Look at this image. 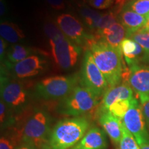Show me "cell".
Wrapping results in <instances>:
<instances>
[{
  "label": "cell",
  "mask_w": 149,
  "mask_h": 149,
  "mask_svg": "<svg viewBox=\"0 0 149 149\" xmlns=\"http://www.w3.org/2000/svg\"><path fill=\"white\" fill-rule=\"evenodd\" d=\"M88 45L95 64L111 87L119 85L122 79V53L103 40L93 36Z\"/></svg>",
  "instance_id": "cell-1"
},
{
  "label": "cell",
  "mask_w": 149,
  "mask_h": 149,
  "mask_svg": "<svg viewBox=\"0 0 149 149\" xmlns=\"http://www.w3.org/2000/svg\"><path fill=\"white\" fill-rule=\"evenodd\" d=\"M7 66L12 70L15 76L20 79L34 77L44 69L46 61L37 55H31L19 62Z\"/></svg>",
  "instance_id": "cell-12"
},
{
  "label": "cell",
  "mask_w": 149,
  "mask_h": 149,
  "mask_svg": "<svg viewBox=\"0 0 149 149\" xmlns=\"http://www.w3.org/2000/svg\"><path fill=\"white\" fill-rule=\"evenodd\" d=\"M139 149H149V139L143 144L139 145Z\"/></svg>",
  "instance_id": "cell-35"
},
{
  "label": "cell",
  "mask_w": 149,
  "mask_h": 149,
  "mask_svg": "<svg viewBox=\"0 0 149 149\" xmlns=\"http://www.w3.org/2000/svg\"><path fill=\"white\" fill-rule=\"evenodd\" d=\"M130 10L146 18L149 13V0H132L128 3Z\"/></svg>",
  "instance_id": "cell-25"
},
{
  "label": "cell",
  "mask_w": 149,
  "mask_h": 149,
  "mask_svg": "<svg viewBox=\"0 0 149 149\" xmlns=\"http://www.w3.org/2000/svg\"><path fill=\"white\" fill-rule=\"evenodd\" d=\"M148 17H149V13H148V16H147V17H146V19H147V18H148Z\"/></svg>",
  "instance_id": "cell-38"
},
{
  "label": "cell",
  "mask_w": 149,
  "mask_h": 149,
  "mask_svg": "<svg viewBox=\"0 0 149 149\" xmlns=\"http://www.w3.org/2000/svg\"><path fill=\"white\" fill-rule=\"evenodd\" d=\"M8 107L2 100L0 102V122L1 128L4 127L6 124H8V112L7 110Z\"/></svg>",
  "instance_id": "cell-28"
},
{
  "label": "cell",
  "mask_w": 149,
  "mask_h": 149,
  "mask_svg": "<svg viewBox=\"0 0 149 149\" xmlns=\"http://www.w3.org/2000/svg\"><path fill=\"white\" fill-rule=\"evenodd\" d=\"M127 81L141 104L149 100V66L139 64L130 67Z\"/></svg>",
  "instance_id": "cell-11"
},
{
  "label": "cell",
  "mask_w": 149,
  "mask_h": 149,
  "mask_svg": "<svg viewBox=\"0 0 149 149\" xmlns=\"http://www.w3.org/2000/svg\"><path fill=\"white\" fill-rule=\"evenodd\" d=\"M120 49L129 68L139 65L141 61L145 62L146 57L144 51L139 44L131 39H124L120 44Z\"/></svg>",
  "instance_id": "cell-16"
},
{
  "label": "cell",
  "mask_w": 149,
  "mask_h": 149,
  "mask_svg": "<svg viewBox=\"0 0 149 149\" xmlns=\"http://www.w3.org/2000/svg\"><path fill=\"white\" fill-rule=\"evenodd\" d=\"M16 141L8 136H1L0 139V149H15Z\"/></svg>",
  "instance_id": "cell-29"
},
{
  "label": "cell",
  "mask_w": 149,
  "mask_h": 149,
  "mask_svg": "<svg viewBox=\"0 0 149 149\" xmlns=\"http://www.w3.org/2000/svg\"><path fill=\"white\" fill-rule=\"evenodd\" d=\"M145 62H146V63H148V64H149V55H148V57H146V61H145Z\"/></svg>",
  "instance_id": "cell-37"
},
{
  "label": "cell",
  "mask_w": 149,
  "mask_h": 149,
  "mask_svg": "<svg viewBox=\"0 0 149 149\" xmlns=\"http://www.w3.org/2000/svg\"><path fill=\"white\" fill-rule=\"evenodd\" d=\"M122 122L127 130L135 137L139 146L148 140V130L146 127L141 106L139 105L137 99L133 100Z\"/></svg>",
  "instance_id": "cell-8"
},
{
  "label": "cell",
  "mask_w": 149,
  "mask_h": 149,
  "mask_svg": "<svg viewBox=\"0 0 149 149\" xmlns=\"http://www.w3.org/2000/svg\"><path fill=\"white\" fill-rule=\"evenodd\" d=\"M117 19V15L113 11H109V12L102 14V17L96 26V33L107 29L113 24L116 23Z\"/></svg>",
  "instance_id": "cell-26"
},
{
  "label": "cell",
  "mask_w": 149,
  "mask_h": 149,
  "mask_svg": "<svg viewBox=\"0 0 149 149\" xmlns=\"http://www.w3.org/2000/svg\"><path fill=\"white\" fill-rule=\"evenodd\" d=\"M1 100L10 109L19 110L26 104L27 93L20 84L9 81L8 78L1 75Z\"/></svg>",
  "instance_id": "cell-10"
},
{
  "label": "cell",
  "mask_w": 149,
  "mask_h": 149,
  "mask_svg": "<svg viewBox=\"0 0 149 149\" xmlns=\"http://www.w3.org/2000/svg\"><path fill=\"white\" fill-rule=\"evenodd\" d=\"M87 2L93 8L104 10L112 6L113 0H87Z\"/></svg>",
  "instance_id": "cell-27"
},
{
  "label": "cell",
  "mask_w": 149,
  "mask_h": 149,
  "mask_svg": "<svg viewBox=\"0 0 149 149\" xmlns=\"http://www.w3.org/2000/svg\"><path fill=\"white\" fill-rule=\"evenodd\" d=\"M120 17V23L126 30L127 38L136 31L142 29L146 22V18L144 16L136 13L129 8L123 9Z\"/></svg>",
  "instance_id": "cell-18"
},
{
  "label": "cell",
  "mask_w": 149,
  "mask_h": 149,
  "mask_svg": "<svg viewBox=\"0 0 149 149\" xmlns=\"http://www.w3.org/2000/svg\"><path fill=\"white\" fill-rule=\"evenodd\" d=\"M79 78L77 74L70 76H53L41 80L36 85V93L46 100L64 99L77 86Z\"/></svg>",
  "instance_id": "cell-6"
},
{
  "label": "cell",
  "mask_w": 149,
  "mask_h": 149,
  "mask_svg": "<svg viewBox=\"0 0 149 149\" xmlns=\"http://www.w3.org/2000/svg\"><path fill=\"white\" fill-rule=\"evenodd\" d=\"M126 36V30L120 22H116L107 29L97 33L95 37L115 48H120V44Z\"/></svg>",
  "instance_id": "cell-17"
},
{
  "label": "cell",
  "mask_w": 149,
  "mask_h": 149,
  "mask_svg": "<svg viewBox=\"0 0 149 149\" xmlns=\"http://www.w3.org/2000/svg\"><path fill=\"white\" fill-rule=\"evenodd\" d=\"M31 51L30 48L20 44H15L11 46V48L7 53V62L10 64H17L31 56Z\"/></svg>",
  "instance_id": "cell-20"
},
{
  "label": "cell",
  "mask_w": 149,
  "mask_h": 149,
  "mask_svg": "<svg viewBox=\"0 0 149 149\" xmlns=\"http://www.w3.org/2000/svg\"><path fill=\"white\" fill-rule=\"evenodd\" d=\"M89 127L84 117L61 120L51 130L48 144L44 149H69L77 144Z\"/></svg>",
  "instance_id": "cell-2"
},
{
  "label": "cell",
  "mask_w": 149,
  "mask_h": 149,
  "mask_svg": "<svg viewBox=\"0 0 149 149\" xmlns=\"http://www.w3.org/2000/svg\"><path fill=\"white\" fill-rule=\"evenodd\" d=\"M6 47H7V42L3 40V39L1 38V40H0V57H1V61H2L3 57H4Z\"/></svg>",
  "instance_id": "cell-32"
},
{
  "label": "cell",
  "mask_w": 149,
  "mask_h": 149,
  "mask_svg": "<svg viewBox=\"0 0 149 149\" xmlns=\"http://www.w3.org/2000/svg\"><path fill=\"white\" fill-rule=\"evenodd\" d=\"M128 38L131 39L139 44L144 51L146 57H148L149 55V31L142 28L132 34Z\"/></svg>",
  "instance_id": "cell-23"
},
{
  "label": "cell",
  "mask_w": 149,
  "mask_h": 149,
  "mask_svg": "<svg viewBox=\"0 0 149 149\" xmlns=\"http://www.w3.org/2000/svg\"><path fill=\"white\" fill-rule=\"evenodd\" d=\"M45 33L49 39L51 53L56 64L64 70L72 68L81 55V48L70 41L55 24L48 26Z\"/></svg>",
  "instance_id": "cell-3"
},
{
  "label": "cell",
  "mask_w": 149,
  "mask_h": 149,
  "mask_svg": "<svg viewBox=\"0 0 149 149\" xmlns=\"http://www.w3.org/2000/svg\"><path fill=\"white\" fill-rule=\"evenodd\" d=\"M134 99L133 100H120V101L115 102L113 105L110 107L108 112H110L115 117H117V118L122 120L124 115H126L128 109H130Z\"/></svg>",
  "instance_id": "cell-22"
},
{
  "label": "cell",
  "mask_w": 149,
  "mask_h": 149,
  "mask_svg": "<svg viewBox=\"0 0 149 149\" xmlns=\"http://www.w3.org/2000/svg\"><path fill=\"white\" fill-rule=\"evenodd\" d=\"M79 81L81 86L90 89L98 97L105 93L109 86L89 50H87L84 55Z\"/></svg>",
  "instance_id": "cell-7"
},
{
  "label": "cell",
  "mask_w": 149,
  "mask_h": 149,
  "mask_svg": "<svg viewBox=\"0 0 149 149\" xmlns=\"http://www.w3.org/2000/svg\"><path fill=\"white\" fill-rule=\"evenodd\" d=\"M119 149H139V146L133 135L130 133L123 123L122 135Z\"/></svg>",
  "instance_id": "cell-24"
},
{
  "label": "cell",
  "mask_w": 149,
  "mask_h": 149,
  "mask_svg": "<svg viewBox=\"0 0 149 149\" xmlns=\"http://www.w3.org/2000/svg\"><path fill=\"white\" fill-rule=\"evenodd\" d=\"M98 96L83 86H77L71 93L61 100L57 111L67 116L79 117L94 109L98 104Z\"/></svg>",
  "instance_id": "cell-4"
},
{
  "label": "cell",
  "mask_w": 149,
  "mask_h": 149,
  "mask_svg": "<svg viewBox=\"0 0 149 149\" xmlns=\"http://www.w3.org/2000/svg\"><path fill=\"white\" fill-rule=\"evenodd\" d=\"M80 15L89 29H95L102 14L87 6H84L79 8Z\"/></svg>",
  "instance_id": "cell-21"
},
{
  "label": "cell",
  "mask_w": 149,
  "mask_h": 149,
  "mask_svg": "<svg viewBox=\"0 0 149 149\" xmlns=\"http://www.w3.org/2000/svg\"><path fill=\"white\" fill-rule=\"evenodd\" d=\"M143 28L146 30H147V31H149V17L146 19V23H145L144 26Z\"/></svg>",
  "instance_id": "cell-36"
},
{
  "label": "cell",
  "mask_w": 149,
  "mask_h": 149,
  "mask_svg": "<svg viewBox=\"0 0 149 149\" xmlns=\"http://www.w3.org/2000/svg\"><path fill=\"white\" fill-rule=\"evenodd\" d=\"M133 91L130 86L126 84L111 87L104 94L101 107L100 109V114L108 112L109 109L115 102L120 100H133Z\"/></svg>",
  "instance_id": "cell-13"
},
{
  "label": "cell",
  "mask_w": 149,
  "mask_h": 149,
  "mask_svg": "<svg viewBox=\"0 0 149 149\" xmlns=\"http://www.w3.org/2000/svg\"><path fill=\"white\" fill-rule=\"evenodd\" d=\"M15 149H39L35 147L34 145L29 144V143L22 142L19 146H18Z\"/></svg>",
  "instance_id": "cell-33"
},
{
  "label": "cell",
  "mask_w": 149,
  "mask_h": 149,
  "mask_svg": "<svg viewBox=\"0 0 149 149\" xmlns=\"http://www.w3.org/2000/svg\"><path fill=\"white\" fill-rule=\"evenodd\" d=\"M51 8L56 10H63L66 8L64 0H46Z\"/></svg>",
  "instance_id": "cell-30"
},
{
  "label": "cell",
  "mask_w": 149,
  "mask_h": 149,
  "mask_svg": "<svg viewBox=\"0 0 149 149\" xmlns=\"http://www.w3.org/2000/svg\"><path fill=\"white\" fill-rule=\"evenodd\" d=\"M99 122L115 146H119L122 135V120L110 112L101 113Z\"/></svg>",
  "instance_id": "cell-15"
},
{
  "label": "cell",
  "mask_w": 149,
  "mask_h": 149,
  "mask_svg": "<svg viewBox=\"0 0 149 149\" xmlns=\"http://www.w3.org/2000/svg\"><path fill=\"white\" fill-rule=\"evenodd\" d=\"M0 35L7 42L13 44L18 42L25 37V35L19 26L8 22H1L0 24Z\"/></svg>",
  "instance_id": "cell-19"
},
{
  "label": "cell",
  "mask_w": 149,
  "mask_h": 149,
  "mask_svg": "<svg viewBox=\"0 0 149 149\" xmlns=\"http://www.w3.org/2000/svg\"><path fill=\"white\" fill-rule=\"evenodd\" d=\"M107 139L104 130L92 128L85 134L77 144L69 149H106Z\"/></svg>",
  "instance_id": "cell-14"
},
{
  "label": "cell",
  "mask_w": 149,
  "mask_h": 149,
  "mask_svg": "<svg viewBox=\"0 0 149 149\" xmlns=\"http://www.w3.org/2000/svg\"><path fill=\"white\" fill-rule=\"evenodd\" d=\"M56 23L61 32L78 46L88 44L93 37V35L86 34L81 22L69 13H63L59 15L56 18Z\"/></svg>",
  "instance_id": "cell-9"
},
{
  "label": "cell",
  "mask_w": 149,
  "mask_h": 149,
  "mask_svg": "<svg viewBox=\"0 0 149 149\" xmlns=\"http://www.w3.org/2000/svg\"><path fill=\"white\" fill-rule=\"evenodd\" d=\"M6 8V3L4 0H0V14L1 16L4 15Z\"/></svg>",
  "instance_id": "cell-34"
},
{
  "label": "cell",
  "mask_w": 149,
  "mask_h": 149,
  "mask_svg": "<svg viewBox=\"0 0 149 149\" xmlns=\"http://www.w3.org/2000/svg\"><path fill=\"white\" fill-rule=\"evenodd\" d=\"M141 106L145 122H146V127L149 130V100L141 104Z\"/></svg>",
  "instance_id": "cell-31"
},
{
  "label": "cell",
  "mask_w": 149,
  "mask_h": 149,
  "mask_svg": "<svg viewBox=\"0 0 149 149\" xmlns=\"http://www.w3.org/2000/svg\"><path fill=\"white\" fill-rule=\"evenodd\" d=\"M51 117L45 111H37L26 122L22 132V142L34 145L39 149L47 146L51 132Z\"/></svg>",
  "instance_id": "cell-5"
}]
</instances>
